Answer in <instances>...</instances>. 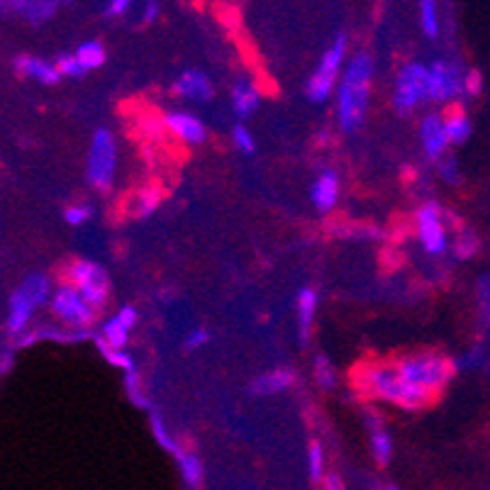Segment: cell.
Returning a JSON list of instances; mask_svg holds the SVG:
<instances>
[{
    "label": "cell",
    "mask_w": 490,
    "mask_h": 490,
    "mask_svg": "<svg viewBox=\"0 0 490 490\" xmlns=\"http://www.w3.org/2000/svg\"><path fill=\"white\" fill-rule=\"evenodd\" d=\"M357 388L364 396L374 398V400H383V403L403 407V410H420L427 403H432V398L424 396L413 386H407L398 374L393 361L361 364L357 371Z\"/></svg>",
    "instance_id": "cell-1"
},
{
    "label": "cell",
    "mask_w": 490,
    "mask_h": 490,
    "mask_svg": "<svg viewBox=\"0 0 490 490\" xmlns=\"http://www.w3.org/2000/svg\"><path fill=\"white\" fill-rule=\"evenodd\" d=\"M371 78H374V61L368 54L358 52L349 59L347 71L341 74L337 85V120L344 133H357L364 125L371 100Z\"/></svg>",
    "instance_id": "cell-2"
},
{
    "label": "cell",
    "mask_w": 490,
    "mask_h": 490,
    "mask_svg": "<svg viewBox=\"0 0 490 490\" xmlns=\"http://www.w3.org/2000/svg\"><path fill=\"white\" fill-rule=\"evenodd\" d=\"M393 364H396L398 374L407 386H413L424 396L432 398V400L442 393L454 374L452 361L434 354V351L406 354V357L393 358Z\"/></svg>",
    "instance_id": "cell-3"
},
{
    "label": "cell",
    "mask_w": 490,
    "mask_h": 490,
    "mask_svg": "<svg viewBox=\"0 0 490 490\" xmlns=\"http://www.w3.org/2000/svg\"><path fill=\"white\" fill-rule=\"evenodd\" d=\"M52 302V283L44 274L28 276L18 291L10 295L8 305V332L22 337L29 327V320L39 305Z\"/></svg>",
    "instance_id": "cell-4"
},
{
    "label": "cell",
    "mask_w": 490,
    "mask_h": 490,
    "mask_svg": "<svg viewBox=\"0 0 490 490\" xmlns=\"http://www.w3.org/2000/svg\"><path fill=\"white\" fill-rule=\"evenodd\" d=\"M115 171H117V141L110 130L100 127L98 133H93V140L88 147L85 176L95 190L105 193L113 189Z\"/></svg>",
    "instance_id": "cell-5"
},
{
    "label": "cell",
    "mask_w": 490,
    "mask_h": 490,
    "mask_svg": "<svg viewBox=\"0 0 490 490\" xmlns=\"http://www.w3.org/2000/svg\"><path fill=\"white\" fill-rule=\"evenodd\" d=\"M344 57H347V37L344 35H337L330 47L325 49L320 64L315 68V74L308 78L305 84V95L312 103H325L330 100V95L334 93V85H340V74L341 64H344Z\"/></svg>",
    "instance_id": "cell-6"
},
{
    "label": "cell",
    "mask_w": 490,
    "mask_h": 490,
    "mask_svg": "<svg viewBox=\"0 0 490 490\" xmlns=\"http://www.w3.org/2000/svg\"><path fill=\"white\" fill-rule=\"evenodd\" d=\"M49 305H52L54 317L64 322L68 330H88L95 322V308L76 291L71 283L59 285Z\"/></svg>",
    "instance_id": "cell-7"
},
{
    "label": "cell",
    "mask_w": 490,
    "mask_h": 490,
    "mask_svg": "<svg viewBox=\"0 0 490 490\" xmlns=\"http://www.w3.org/2000/svg\"><path fill=\"white\" fill-rule=\"evenodd\" d=\"M422 100H430V67L406 64L396 78L393 105H396L398 113H410Z\"/></svg>",
    "instance_id": "cell-8"
},
{
    "label": "cell",
    "mask_w": 490,
    "mask_h": 490,
    "mask_svg": "<svg viewBox=\"0 0 490 490\" xmlns=\"http://www.w3.org/2000/svg\"><path fill=\"white\" fill-rule=\"evenodd\" d=\"M67 283H71L95 310L103 308L110 298V278L105 274L103 266L93 264V261H74L68 266Z\"/></svg>",
    "instance_id": "cell-9"
},
{
    "label": "cell",
    "mask_w": 490,
    "mask_h": 490,
    "mask_svg": "<svg viewBox=\"0 0 490 490\" xmlns=\"http://www.w3.org/2000/svg\"><path fill=\"white\" fill-rule=\"evenodd\" d=\"M466 74L454 61H434L430 64V100L449 103L463 93Z\"/></svg>",
    "instance_id": "cell-10"
},
{
    "label": "cell",
    "mask_w": 490,
    "mask_h": 490,
    "mask_svg": "<svg viewBox=\"0 0 490 490\" xmlns=\"http://www.w3.org/2000/svg\"><path fill=\"white\" fill-rule=\"evenodd\" d=\"M417 237H420L424 252H430V254L446 252V245H449L446 225H444L442 210L437 203H424L422 208L417 210Z\"/></svg>",
    "instance_id": "cell-11"
},
{
    "label": "cell",
    "mask_w": 490,
    "mask_h": 490,
    "mask_svg": "<svg viewBox=\"0 0 490 490\" xmlns=\"http://www.w3.org/2000/svg\"><path fill=\"white\" fill-rule=\"evenodd\" d=\"M420 141H422L424 154L432 161H442L446 157V149L452 147V141H449L444 115H424V120L420 123Z\"/></svg>",
    "instance_id": "cell-12"
},
{
    "label": "cell",
    "mask_w": 490,
    "mask_h": 490,
    "mask_svg": "<svg viewBox=\"0 0 490 490\" xmlns=\"http://www.w3.org/2000/svg\"><path fill=\"white\" fill-rule=\"evenodd\" d=\"M134 322H137V310L134 305H123L117 315L103 325V341L113 349H125L130 341V332H133Z\"/></svg>",
    "instance_id": "cell-13"
},
{
    "label": "cell",
    "mask_w": 490,
    "mask_h": 490,
    "mask_svg": "<svg viewBox=\"0 0 490 490\" xmlns=\"http://www.w3.org/2000/svg\"><path fill=\"white\" fill-rule=\"evenodd\" d=\"M164 125H166V133L173 134L176 140L186 141V144H200L205 140V125L200 123L196 115L173 110V113L164 115Z\"/></svg>",
    "instance_id": "cell-14"
},
{
    "label": "cell",
    "mask_w": 490,
    "mask_h": 490,
    "mask_svg": "<svg viewBox=\"0 0 490 490\" xmlns=\"http://www.w3.org/2000/svg\"><path fill=\"white\" fill-rule=\"evenodd\" d=\"M173 93L181 95V98H189V100H198V103H205L215 95V88L210 84V78L198 68H189L176 78L173 84Z\"/></svg>",
    "instance_id": "cell-15"
},
{
    "label": "cell",
    "mask_w": 490,
    "mask_h": 490,
    "mask_svg": "<svg viewBox=\"0 0 490 490\" xmlns=\"http://www.w3.org/2000/svg\"><path fill=\"white\" fill-rule=\"evenodd\" d=\"M366 427H368V442H371V454L376 459L378 466H386L393 456V439L390 432L383 427V420L376 410H366Z\"/></svg>",
    "instance_id": "cell-16"
},
{
    "label": "cell",
    "mask_w": 490,
    "mask_h": 490,
    "mask_svg": "<svg viewBox=\"0 0 490 490\" xmlns=\"http://www.w3.org/2000/svg\"><path fill=\"white\" fill-rule=\"evenodd\" d=\"M310 198L312 205L320 210V213H330L337 205V200H340V176L330 169L322 171L317 181L312 183Z\"/></svg>",
    "instance_id": "cell-17"
},
{
    "label": "cell",
    "mask_w": 490,
    "mask_h": 490,
    "mask_svg": "<svg viewBox=\"0 0 490 490\" xmlns=\"http://www.w3.org/2000/svg\"><path fill=\"white\" fill-rule=\"evenodd\" d=\"M293 383H295V374L291 368H274V371H266L261 376H256L249 383V390L254 396H278V393L291 390Z\"/></svg>",
    "instance_id": "cell-18"
},
{
    "label": "cell",
    "mask_w": 490,
    "mask_h": 490,
    "mask_svg": "<svg viewBox=\"0 0 490 490\" xmlns=\"http://www.w3.org/2000/svg\"><path fill=\"white\" fill-rule=\"evenodd\" d=\"M15 71H18L20 76H25V78H32V81H37V84L44 85L59 84V78H61L57 64H49L44 59L29 57V54H20V57L15 59Z\"/></svg>",
    "instance_id": "cell-19"
},
{
    "label": "cell",
    "mask_w": 490,
    "mask_h": 490,
    "mask_svg": "<svg viewBox=\"0 0 490 490\" xmlns=\"http://www.w3.org/2000/svg\"><path fill=\"white\" fill-rule=\"evenodd\" d=\"M15 10L20 12V18H25L32 25H44L49 20L57 15L59 3L54 0H15V3H3V12Z\"/></svg>",
    "instance_id": "cell-20"
},
{
    "label": "cell",
    "mask_w": 490,
    "mask_h": 490,
    "mask_svg": "<svg viewBox=\"0 0 490 490\" xmlns=\"http://www.w3.org/2000/svg\"><path fill=\"white\" fill-rule=\"evenodd\" d=\"M315 312H317V293H315V288L308 285V288H302L298 293V330H301L302 344H308V340H310Z\"/></svg>",
    "instance_id": "cell-21"
},
{
    "label": "cell",
    "mask_w": 490,
    "mask_h": 490,
    "mask_svg": "<svg viewBox=\"0 0 490 490\" xmlns=\"http://www.w3.org/2000/svg\"><path fill=\"white\" fill-rule=\"evenodd\" d=\"M259 100H261V93L252 81H239L232 91V105H235V113L239 117H246L252 115L259 108Z\"/></svg>",
    "instance_id": "cell-22"
},
{
    "label": "cell",
    "mask_w": 490,
    "mask_h": 490,
    "mask_svg": "<svg viewBox=\"0 0 490 490\" xmlns=\"http://www.w3.org/2000/svg\"><path fill=\"white\" fill-rule=\"evenodd\" d=\"M161 203V190L157 186H144L134 193L130 203H127V210L130 215L134 217H149L154 210L159 208Z\"/></svg>",
    "instance_id": "cell-23"
},
{
    "label": "cell",
    "mask_w": 490,
    "mask_h": 490,
    "mask_svg": "<svg viewBox=\"0 0 490 490\" xmlns=\"http://www.w3.org/2000/svg\"><path fill=\"white\" fill-rule=\"evenodd\" d=\"M444 123H446V133H449L452 144L469 141V137H471V120H469V115L463 113L462 108H452L449 113L444 115Z\"/></svg>",
    "instance_id": "cell-24"
},
{
    "label": "cell",
    "mask_w": 490,
    "mask_h": 490,
    "mask_svg": "<svg viewBox=\"0 0 490 490\" xmlns=\"http://www.w3.org/2000/svg\"><path fill=\"white\" fill-rule=\"evenodd\" d=\"M176 462H179L181 476H183V481L189 488H198L200 483H203V463L193 452H181L176 456Z\"/></svg>",
    "instance_id": "cell-25"
},
{
    "label": "cell",
    "mask_w": 490,
    "mask_h": 490,
    "mask_svg": "<svg viewBox=\"0 0 490 490\" xmlns=\"http://www.w3.org/2000/svg\"><path fill=\"white\" fill-rule=\"evenodd\" d=\"M76 59L81 61V67L85 68V71H91V68H100L105 64V47L100 44V42H95V39H91V42H84L81 47L74 52Z\"/></svg>",
    "instance_id": "cell-26"
},
{
    "label": "cell",
    "mask_w": 490,
    "mask_h": 490,
    "mask_svg": "<svg viewBox=\"0 0 490 490\" xmlns=\"http://www.w3.org/2000/svg\"><path fill=\"white\" fill-rule=\"evenodd\" d=\"M327 454L322 449L320 442L308 444V473H310L312 483H322L327 476Z\"/></svg>",
    "instance_id": "cell-27"
},
{
    "label": "cell",
    "mask_w": 490,
    "mask_h": 490,
    "mask_svg": "<svg viewBox=\"0 0 490 490\" xmlns=\"http://www.w3.org/2000/svg\"><path fill=\"white\" fill-rule=\"evenodd\" d=\"M149 422H151V434H154V439L166 449L169 454H173V456H179L183 449L179 446V442H176V437L169 432V427H166V422L161 420L159 413H151L149 417Z\"/></svg>",
    "instance_id": "cell-28"
},
{
    "label": "cell",
    "mask_w": 490,
    "mask_h": 490,
    "mask_svg": "<svg viewBox=\"0 0 490 490\" xmlns=\"http://www.w3.org/2000/svg\"><path fill=\"white\" fill-rule=\"evenodd\" d=\"M420 28H422V32L430 39L439 37V29H442V25H439L437 3H432V0H422V3H420Z\"/></svg>",
    "instance_id": "cell-29"
},
{
    "label": "cell",
    "mask_w": 490,
    "mask_h": 490,
    "mask_svg": "<svg viewBox=\"0 0 490 490\" xmlns=\"http://www.w3.org/2000/svg\"><path fill=\"white\" fill-rule=\"evenodd\" d=\"M315 381H317V386L322 388V390H332V388L337 386V371H334V366H332V361L327 357H317L315 358Z\"/></svg>",
    "instance_id": "cell-30"
},
{
    "label": "cell",
    "mask_w": 490,
    "mask_h": 490,
    "mask_svg": "<svg viewBox=\"0 0 490 490\" xmlns=\"http://www.w3.org/2000/svg\"><path fill=\"white\" fill-rule=\"evenodd\" d=\"M476 252H478V237L473 235L471 229H462L454 239V254L459 259H471Z\"/></svg>",
    "instance_id": "cell-31"
},
{
    "label": "cell",
    "mask_w": 490,
    "mask_h": 490,
    "mask_svg": "<svg viewBox=\"0 0 490 490\" xmlns=\"http://www.w3.org/2000/svg\"><path fill=\"white\" fill-rule=\"evenodd\" d=\"M100 351H103V357L108 358L110 366L123 368L125 374H134V358L125 349H113V347H108V344L100 340Z\"/></svg>",
    "instance_id": "cell-32"
},
{
    "label": "cell",
    "mask_w": 490,
    "mask_h": 490,
    "mask_svg": "<svg viewBox=\"0 0 490 490\" xmlns=\"http://www.w3.org/2000/svg\"><path fill=\"white\" fill-rule=\"evenodd\" d=\"M91 217H93V210H91V205H85V203H74V205H68V208L64 210V220L74 227L85 225Z\"/></svg>",
    "instance_id": "cell-33"
},
{
    "label": "cell",
    "mask_w": 490,
    "mask_h": 490,
    "mask_svg": "<svg viewBox=\"0 0 490 490\" xmlns=\"http://www.w3.org/2000/svg\"><path fill=\"white\" fill-rule=\"evenodd\" d=\"M57 68L59 74L67 76V78H81L85 74V68L81 67V61L76 59V54H61L57 59Z\"/></svg>",
    "instance_id": "cell-34"
},
{
    "label": "cell",
    "mask_w": 490,
    "mask_h": 490,
    "mask_svg": "<svg viewBox=\"0 0 490 490\" xmlns=\"http://www.w3.org/2000/svg\"><path fill=\"white\" fill-rule=\"evenodd\" d=\"M125 386H127V396H130V400H133L134 406L137 407L149 406V403H147V396L141 393V381H140V374H137V371L125 376Z\"/></svg>",
    "instance_id": "cell-35"
},
{
    "label": "cell",
    "mask_w": 490,
    "mask_h": 490,
    "mask_svg": "<svg viewBox=\"0 0 490 490\" xmlns=\"http://www.w3.org/2000/svg\"><path fill=\"white\" fill-rule=\"evenodd\" d=\"M232 141H235L237 149L245 151V154H252V151H254V137H252V133L246 130L245 125H235V130H232Z\"/></svg>",
    "instance_id": "cell-36"
},
{
    "label": "cell",
    "mask_w": 490,
    "mask_h": 490,
    "mask_svg": "<svg viewBox=\"0 0 490 490\" xmlns=\"http://www.w3.org/2000/svg\"><path fill=\"white\" fill-rule=\"evenodd\" d=\"M476 295H478V305L486 317H490V276H483L478 278V288H476Z\"/></svg>",
    "instance_id": "cell-37"
},
{
    "label": "cell",
    "mask_w": 490,
    "mask_h": 490,
    "mask_svg": "<svg viewBox=\"0 0 490 490\" xmlns=\"http://www.w3.org/2000/svg\"><path fill=\"white\" fill-rule=\"evenodd\" d=\"M208 341H210V332L205 330V327H196V330L190 332L189 337H186V349H190V351L203 349Z\"/></svg>",
    "instance_id": "cell-38"
},
{
    "label": "cell",
    "mask_w": 490,
    "mask_h": 490,
    "mask_svg": "<svg viewBox=\"0 0 490 490\" xmlns=\"http://www.w3.org/2000/svg\"><path fill=\"white\" fill-rule=\"evenodd\" d=\"M483 88V74H478V71H469L466 74V84H463V93L469 95H478Z\"/></svg>",
    "instance_id": "cell-39"
},
{
    "label": "cell",
    "mask_w": 490,
    "mask_h": 490,
    "mask_svg": "<svg viewBox=\"0 0 490 490\" xmlns=\"http://www.w3.org/2000/svg\"><path fill=\"white\" fill-rule=\"evenodd\" d=\"M130 10V0H110L105 3V18H120Z\"/></svg>",
    "instance_id": "cell-40"
},
{
    "label": "cell",
    "mask_w": 490,
    "mask_h": 490,
    "mask_svg": "<svg viewBox=\"0 0 490 490\" xmlns=\"http://www.w3.org/2000/svg\"><path fill=\"white\" fill-rule=\"evenodd\" d=\"M439 164V171H442V176L446 181H452V183H456L459 181V176H456V164H454V159H449L446 157V164L444 161H437Z\"/></svg>",
    "instance_id": "cell-41"
},
{
    "label": "cell",
    "mask_w": 490,
    "mask_h": 490,
    "mask_svg": "<svg viewBox=\"0 0 490 490\" xmlns=\"http://www.w3.org/2000/svg\"><path fill=\"white\" fill-rule=\"evenodd\" d=\"M322 490H344V481L340 473H327L322 481Z\"/></svg>",
    "instance_id": "cell-42"
},
{
    "label": "cell",
    "mask_w": 490,
    "mask_h": 490,
    "mask_svg": "<svg viewBox=\"0 0 490 490\" xmlns=\"http://www.w3.org/2000/svg\"><path fill=\"white\" fill-rule=\"evenodd\" d=\"M157 12H159V3H147L141 20H144V22H154V20H157Z\"/></svg>",
    "instance_id": "cell-43"
},
{
    "label": "cell",
    "mask_w": 490,
    "mask_h": 490,
    "mask_svg": "<svg viewBox=\"0 0 490 490\" xmlns=\"http://www.w3.org/2000/svg\"><path fill=\"white\" fill-rule=\"evenodd\" d=\"M12 349H15V347H5V349H3V374H8L10 366H12Z\"/></svg>",
    "instance_id": "cell-44"
},
{
    "label": "cell",
    "mask_w": 490,
    "mask_h": 490,
    "mask_svg": "<svg viewBox=\"0 0 490 490\" xmlns=\"http://www.w3.org/2000/svg\"><path fill=\"white\" fill-rule=\"evenodd\" d=\"M388 490H403L400 486H388Z\"/></svg>",
    "instance_id": "cell-45"
}]
</instances>
